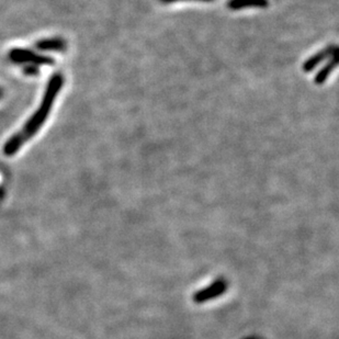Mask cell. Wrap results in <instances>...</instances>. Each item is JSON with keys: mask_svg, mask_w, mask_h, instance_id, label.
I'll use <instances>...</instances> for the list:
<instances>
[{"mask_svg": "<svg viewBox=\"0 0 339 339\" xmlns=\"http://www.w3.org/2000/svg\"><path fill=\"white\" fill-rule=\"evenodd\" d=\"M64 83V78L60 74H56L50 80L48 88L42 100L40 108L35 111L34 114L29 119L25 127L21 129L20 132L15 134L10 140H9L3 146V153L8 156H11L20 150L22 145L30 140L32 136H34L38 133L42 125L48 119L49 114L52 109L55 99H56L57 94L62 89Z\"/></svg>", "mask_w": 339, "mask_h": 339, "instance_id": "6da1fadb", "label": "cell"}, {"mask_svg": "<svg viewBox=\"0 0 339 339\" xmlns=\"http://www.w3.org/2000/svg\"><path fill=\"white\" fill-rule=\"evenodd\" d=\"M9 57H10L12 62L20 63V64L25 63L29 65L27 69H29L30 74H35L36 72H38V67L40 66V65L53 64L52 59L51 58L46 56H42V55L30 52V51H26V50H12L10 54H9Z\"/></svg>", "mask_w": 339, "mask_h": 339, "instance_id": "7a4b0ae2", "label": "cell"}, {"mask_svg": "<svg viewBox=\"0 0 339 339\" xmlns=\"http://www.w3.org/2000/svg\"><path fill=\"white\" fill-rule=\"evenodd\" d=\"M337 54V46L336 45H329L327 48H325L324 50L319 51L316 54H314L310 58L306 59V62L302 65V69L305 73L312 72L313 69L318 66V65L324 62L325 59L333 57L334 55Z\"/></svg>", "mask_w": 339, "mask_h": 339, "instance_id": "3957f363", "label": "cell"}, {"mask_svg": "<svg viewBox=\"0 0 339 339\" xmlns=\"http://www.w3.org/2000/svg\"><path fill=\"white\" fill-rule=\"evenodd\" d=\"M226 290V285L224 281H216L211 285L210 287H206L204 290H201L197 292L196 294L193 296V300L194 302H197V303H203V302L209 301V300H212L216 298V296H219L221 294H223Z\"/></svg>", "mask_w": 339, "mask_h": 339, "instance_id": "277c9868", "label": "cell"}, {"mask_svg": "<svg viewBox=\"0 0 339 339\" xmlns=\"http://www.w3.org/2000/svg\"><path fill=\"white\" fill-rule=\"evenodd\" d=\"M226 6L234 11L245 8H267L269 6V0H229Z\"/></svg>", "mask_w": 339, "mask_h": 339, "instance_id": "5b68a950", "label": "cell"}, {"mask_svg": "<svg viewBox=\"0 0 339 339\" xmlns=\"http://www.w3.org/2000/svg\"><path fill=\"white\" fill-rule=\"evenodd\" d=\"M36 46H38L39 50L45 51V52H52V51H54V52H62V51L66 49V43L62 39L54 38L41 41L36 44Z\"/></svg>", "mask_w": 339, "mask_h": 339, "instance_id": "8992f818", "label": "cell"}, {"mask_svg": "<svg viewBox=\"0 0 339 339\" xmlns=\"http://www.w3.org/2000/svg\"><path fill=\"white\" fill-rule=\"evenodd\" d=\"M336 55H334L333 58L329 60V63L325 65V66L316 74V76H315V79H314V82L316 83V85H323V83L327 80V78L333 73L334 69L336 68V66H337V56Z\"/></svg>", "mask_w": 339, "mask_h": 339, "instance_id": "52a82bcc", "label": "cell"}, {"mask_svg": "<svg viewBox=\"0 0 339 339\" xmlns=\"http://www.w3.org/2000/svg\"><path fill=\"white\" fill-rule=\"evenodd\" d=\"M177 1H183V0H160V2L162 3H173ZM191 1H203V2H210L213 0H191Z\"/></svg>", "mask_w": 339, "mask_h": 339, "instance_id": "ba28073f", "label": "cell"}, {"mask_svg": "<svg viewBox=\"0 0 339 339\" xmlns=\"http://www.w3.org/2000/svg\"><path fill=\"white\" fill-rule=\"evenodd\" d=\"M1 96H2V90L0 89V98H1Z\"/></svg>", "mask_w": 339, "mask_h": 339, "instance_id": "9c48e42d", "label": "cell"}]
</instances>
